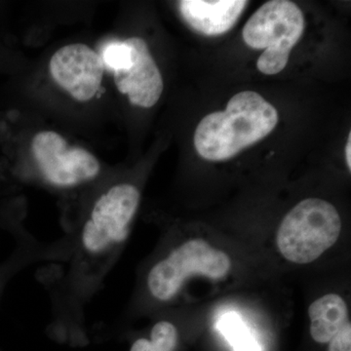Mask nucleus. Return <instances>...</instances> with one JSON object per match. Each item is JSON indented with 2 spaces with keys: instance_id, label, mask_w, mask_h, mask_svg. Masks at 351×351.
<instances>
[{
  "instance_id": "nucleus-1",
  "label": "nucleus",
  "mask_w": 351,
  "mask_h": 351,
  "mask_svg": "<svg viewBox=\"0 0 351 351\" xmlns=\"http://www.w3.org/2000/svg\"><path fill=\"white\" fill-rule=\"evenodd\" d=\"M140 200L134 184H113L96 198L73 237L58 242L57 263L64 262V269L49 286L53 334H82L88 304L103 287L128 240Z\"/></svg>"
},
{
  "instance_id": "nucleus-2",
  "label": "nucleus",
  "mask_w": 351,
  "mask_h": 351,
  "mask_svg": "<svg viewBox=\"0 0 351 351\" xmlns=\"http://www.w3.org/2000/svg\"><path fill=\"white\" fill-rule=\"evenodd\" d=\"M276 108L254 91L234 95L223 112L206 115L196 127L195 147L208 161H226L269 136L278 123Z\"/></svg>"
},
{
  "instance_id": "nucleus-3",
  "label": "nucleus",
  "mask_w": 351,
  "mask_h": 351,
  "mask_svg": "<svg viewBox=\"0 0 351 351\" xmlns=\"http://www.w3.org/2000/svg\"><path fill=\"white\" fill-rule=\"evenodd\" d=\"M341 230V217L334 205L307 198L284 217L277 230V248L289 262L306 265L334 246Z\"/></svg>"
},
{
  "instance_id": "nucleus-4",
  "label": "nucleus",
  "mask_w": 351,
  "mask_h": 351,
  "mask_svg": "<svg viewBox=\"0 0 351 351\" xmlns=\"http://www.w3.org/2000/svg\"><path fill=\"white\" fill-rule=\"evenodd\" d=\"M304 31L300 7L288 0H271L251 16L243 29L244 43L253 49H265L257 68L263 75L281 73L287 66L291 51Z\"/></svg>"
},
{
  "instance_id": "nucleus-5",
  "label": "nucleus",
  "mask_w": 351,
  "mask_h": 351,
  "mask_svg": "<svg viewBox=\"0 0 351 351\" xmlns=\"http://www.w3.org/2000/svg\"><path fill=\"white\" fill-rule=\"evenodd\" d=\"M232 269V261L225 252L215 249L203 239H191L170 252L152 265L145 285L156 302L174 299L193 276L221 280Z\"/></svg>"
},
{
  "instance_id": "nucleus-6",
  "label": "nucleus",
  "mask_w": 351,
  "mask_h": 351,
  "mask_svg": "<svg viewBox=\"0 0 351 351\" xmlns=\"http://www.w3.org/2000/svg\"><path fill=\"white\" fill-rule=\"evenodd\" d=\"M32 152L43 179L55 188H75L100 174V162L93 154L82 147H71L54 131L36 134Z\"/></svg>"
},
{
  "instance_id": "nucleus-7",
  "label": "nucleus",
  "mask_w": 351,
  "mask_h": 351,
  "mask_svg": "<svg viewBox=\"0 0 351 351\" xmlns=\"http://www.w3.org/2000/svg\"><path fill=\"white\" fill-rule=\"evenodd\" d=\"M51 76L75 100L88 101L100 90L104 77L101 57L86 44H69L51 58Z\"/></svg>"
},
{
  "instance_id": "nucleus-8",
  "label": "nucleus",
  "mask_w": 351,
  "mask_h": 351,
  "mask_svg": "<svg viewBox=\"0 0 351 351\" xmlns=\"http://www.w3.org/2000/svg\"><path fill=\"white\" fill-rule=\"evenodd\" d=\"M126 41L130 53L125 63L113 71L115 85L132 105L152 108L162 95V75L144 39L131 38Z\"/></svg>"
},
{
  "instance_id": "nucleus-9",
  "label": "nucleus",
  "mask_w": 351,
  "mask_h": 351,
  "mask_svg": "<svg viewBox=\"0 0 351 351\" xmlns=\"http://www.w3.org/2000/svg\"><path fill=\"white\" fill-rule=\"evenodd\" d=\"M248 3L245 0H182L179 8L184 20L196 32L218 36L232 29Z\"/></svg>"
},
{
  "instance_id": "nucleus-10",
  "label": "nucleus",
  "mask_w": 351,
  "mask_h": 351,
  "mask_svg": "<svg viewBox=\"0 0 351 351\" xmlns=\"http://www.w3.org/2000/svg\"><path fill=\"white\" fill-rule=\"evenodd\" d=\"M308 316L311 338L318 343H329L348 322L345 300L337 294H327L313 302Z\"/></svg>"
},
{
  "instance_id": "nucleus-11",
  "label": "nucleus",
  "mask_w": 351,
  "mask_h": 351,
  "mask_svg": "<svg viewBox=\"0 0 351 351\" xmlns=\"http://www.w3.org/2000/svg\"><path fill=\"white\" fill-rule=\"evenodd\" d=\"M217 327L234 351H262V346L255 335L237 313L230 311L221 316Z\"/></svg>"
},
{
  "instance_id": "nucleus-12",
  "label": "nucleus",
  "mask_w": 351,
  "mask_h": 351,
  "mask_svg": "<svg viewBox=\"0 0 351 351\" xmlns=\"http://www.w3.org/2000/svg\"><path fill=\"white\" fill-rule=\"evenodd\" d=\"M179 343V331L174 323L160 320L152 326L149 337L138 338L129 351H176Z\"/></svg>"
},
{
  "instance_id": "nucleus-13",
  "label": "nucleus",
  "mask_w": 351,
  "mask_h": 351,
  "mask_svg": "<svg viewBox=\"0 0 351 351\" xmlns=\"http://www.w3.org/2000/svg\"><path fill=\"white\" fill-rule=\"evenodd\" d=\"M328 351H351V325L346 323L341 331L330 341Z\"/></svg>"
},
{
  "instance_id": "nucleus-14",
  "label": "nucleus",
  "mask_w": 351,
  "mask_h": 351,
  "mask_svg": "<svg viewBox=\"0 0 351 351\" xmlns=\"http://www.w3.org/2000/svg\"><path fill=\"white\" fill-rule=\"evenodd\" d=\"M351 134L348 135V143H346V165H348V170L351 171Z\"/></svg>"
}]
</instances>
